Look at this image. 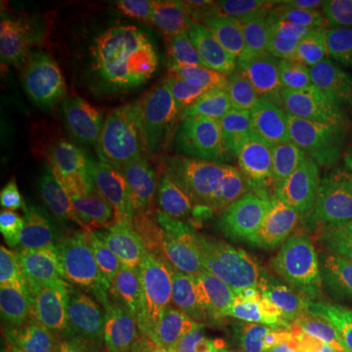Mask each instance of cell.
I'll use <instances>...</instances> for the list:
<instances>
[{
    "mask_svg": "<svg viewBox=\"0 0 352 352\" xmlns=\"http://www.w3.org/2000/svg\"><path fill=\"white\" fill-rule=\"evenodd\" d=\"M340 149L352 151V127H339Z\"/></svg>",
    "mask_w": 352,
    "mask_h": 352,
    "instance_id": "9a60e30c",
    "label": "cell"
},
{
    "mask_svg": "<svg viewBox=\"0 0 352 352\" xmlns=\"http://www.w3.org/2000/svg\"><path fill=\"white\" fill-rule=\"evenodd\" d=\"M178 340L182 352H247L239 340L206 323L178 317Z\"/></svg>",
    "mask_w": 352,
    "mask_h": 352,
    "instance_id": "8fae6325",
    "label": "cell"
},
{
    "mask_svg": "<svg viewBox=\"0 0 352 352\" xmlns=\"http://www.w3.org/2000/svg\"><path fill=\"white\" fill-rule=\"evenodd\" d=\"M45 166L59 198L82 214L106 212L131 184V164L118 131L98 108L87 104L59 113Z\"/></svg>",
    "mask_w": 352,
    "mask_h": 352,
    "instance_id": "3957f363",
    "label": "cell"
},
{
    "mask_svg": "<svg viewBox=\"0 0 352 352\" xmlns=\"http://www.w3.org/2000/svg\"><path fill=\"white\" fill-rule=\"evenodd\" d=\"M82 352H110L106 349V344H104V340H102L100 335H92V339L88 340V344L85 346V351Z\"/></svg>",
    "mask_w": 352,
    "mask_h": 352,
    "instance_id": "2e32d148",
    "label": "cell"
},
{
    "mask_svg": "<svg viewBox=\"0 0 352 352\" xmlns=\"http://www.w3.org/2000/svg\"><path fill=\"white\" fill-rule=\"evenodd\" d=\"M300 45L333 73L352 69V0H309Z\"/></svg>",
    "mask_w": 352,
    "mask_h": 352,
    "instance_id": "ba28073f",
    "label": "cell"
},
{
    "mask_svg": "<svg viewBox=\"0 0 352 352\" xmlns=\"http://www.w3.org/2000/svg\"><path fill=\"white\" fill-rule=\"evenodd\" d=\"M329 339L339 352H352V311H342L329 317Z\"/></svg>",
    "mask_w": 352,
    "mask_h": 352,
    "instance_id": "4fadbf2b",
    "label": "cell"
},
{
    "mask_svg": "<svg viewBox=\"0 0 352 352\" xmlns=\"http://www.w3.org/2000/svg\"><path fill=\"white\" fill-rule=\"evenodd\" d=\"M233 14L241 24L266 38L300 43L309 16V0H239Z\"/></svg>",
    "mask_w": 352,
    "mask_h": 352,
    "instance_id": "9c48e42d",
    "label": "cell"
},
{
    "mask_svg": "<svg viewBox=\"0 0 352 352\" xmlns=\"http://www.w3.org/2000/svg\"><path fill=\"white\" fill-rule=\"evenodd\" d=\"M331 161H333V166L340 178V184H342L352 206V151L340 149L335 157H331Z\"/></svg>",
    "mask_w": 352,
    "mask_h": 352,
    "instance_id": "5bb4252c",
    "label": "cell"
},
{
    "mask_svg": "<svg viewBox=\"0 0 352 352\" xmlns=\"http://www.w3.org/2000/svg\"><path fill=\"white\" fill-rule=\"evenodd\" d=\"M319 352H339V351H337V346L331 342V339H327L325 342H323V346H321V351Z\"/></svg>",
    "mask_w": 352,
    "mask_h": 352,
    "instance_id": "e0dca14e",
    "label": "cell"
},
{
    "mask_svg": "<svg viewBox=\"0 0 352 352\" xmlns=\"http://www.w3.org/2000/svg\"><path fill=\"white\" fill-rule=\"evenodd\" d=\"M241 344L247 352H314L311 340L303 335L294 315L284 314L272 323L251 333Z\"/></svg>",
    "mask_w": 352,
    "mask_h": 352,
    "instance_id": "30bf717a",
    "label": "cell"
},
{
    "mask_svg": "<svg viewBox=\"0 0 352 352\" xmlns=\"http://www.w3.org/2000/svg\"><path fill=\"white\" fill-rule=\"evenodd\" d=\"M184 131L212 170L258 180L302 157L317 133V110L309 87L284 57L231 51L190 78Z\"/></svg>",
    "mask_w": 352,
    "mask_h": 352,
    "instance_id": "6da1fadb",
    "label": "cell"
},
{
    "mask_svg": "<svg viewBox=\"0 0 352 352\" xmlns=\"http://www.w3.org/2000/svg\"><path fill=\"white\" fill-rule=\"evenodd\" d=\"M126 226L141 268L161 286L190 292L196 286L208 251L200 221L155 192H141L126 201Z\"/></svg>",
    "mask_w": 352,
    "mask_h": 352,
    "instance_id": "5b68a950",
    "label": "cell"
},
{
    "mask_svg": "<svg viewBox=\"0 0 352 352\" xmlns=\"http://www.w3.org/2000/svg\"><path fill=\"white\" fill-rule=\"evenodd\" d=\"M296 307L323 289L352 237V206L329 159L317 164L278 201Z\"/></svg>",
    "mask_w": 352,
    "mask_h": 352,
    "instance_id": "277c9868",
    "label": "cell"
},
{
    "mask_svg": "<svg viewBox=\"0 0 352 352\" xmlns=\"http://www.w3.org/2000/svg\"><path fill=\"white\" fill-rule=\"evenodd\" d=\"M192 294L201 323L239 342L296 307L278 201L219 223Z\"/></svg>",
    "mask_w": 352,
    "mask_h": 352,
    "instance_id": "7a4b0ae2",
    "label": "cell"
},
{
    "mask_svg": "<svg viewBox=\"0 0 352 352\" xmlns=\"http://www.w3.org/2000/svg\"><path fill=\"white\" fill-rule=\"evenodd\" d=\"M178 317L161 296L120 278L96 302L100 335L110 352H182Z\"/></svg>",
    "mask_w": 352,
    "mask_h": 352,
    "instance_id": "8992f818",
    "label": "cell"
},
{
    "mask_svg": "<svg viewBox=\"0 0 352 352\" xmlns=\"http://www.w3.org/2000/svg\"><path fill=\"white\" fill-rule=\"evenodd\" d=\"M335 104L339 110L340 126L352 127V69L335 73Z\"/></svg>",
    "mask_w": 352,
    "mask_h": 352,
    "instance_id": "7c38bea8",
    "label": "cell"
},
{
    "mask_svg": "<svg viewBox=\"0 0 352 352\" xmlns=\"http://www.w3.org/2000/svg\"><path fill=\"white\" fill-rule=\"evenodd\" d=\"M346 289H349V300L352 303V264H351V270H349V284H346Z\"/></svg>",
    "mask_w": 352,
    "mask_h": 352,
    "instance_id": "ac0fdd59",
    "label": "cell"
},
{
    "mask_svg": "<svg viewBox=\"0 0 352 352\" xmlns=\"http://www.w3.org/2000/svg\"><path fill=\"white\" fill-rule=\"evenodd\" d=\"M57 69L39 41L8 38L0 47V108L4 124L36 131L53 112Z\"/></svg>",
    "mask_w": 352,
    "mask_h": 352,
    "instance_id": "52a82bcc",
    "label": "cell"
}]
</instances>
